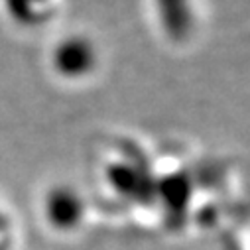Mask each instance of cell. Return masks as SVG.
I'll return each mask as SVG.
<instances>
[{
	"instance_id": "cell-1",
	"label": "cell",
	"mask_w": 250,
	"mask_h": 250,
	"mask_svg": "<svg viewBox=\"0 0 250 250\" xmlns=\"http://www.w3.org/2000/svg\"><path fill=\"white\" fill-rule=\"evenodd\" d=\"M73 55H75V53H71V51H69V47H63V49L59 47L57 61H61V63H65V61H67L69 57H73ZM85 57H89V53L79 49V53H77V73H79V67H83V61H81V59H85ZM61 63H59V65H61Z\"/></svg>"
}]
</instances>
